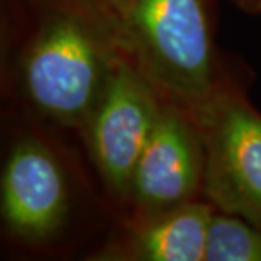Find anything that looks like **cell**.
Wrapping results in <instances>:
<instances>
[{"instance_id":"cell-2","label":"cell","mask_w":261,"mask_h":261,"mask_svg":"<svg viewBox=\"0 0 261 261\" xmlns=\"http://www.w3.org/2000/svg\"><path fill=\"white\" fill-rule=\"evenodd\" d=\"M119 39L124 56L156 92L189 116L227 82L205 0H133Z\"/></svg>"},{"instance_id":"cell-10","label":"cell","mask_w":261,"mask_h":261,"mask_svg":"<svg viewBox=\"0 0 261 261\" xmlns=\"http://www.w3.org/2000/svg\"><path fill=\"white\" fill-rule=\"evenodd\" d=\"M231 2L249 15H261V0H231Z\"/></svg>"},{"instance_id":"cell-5","label":"cell","mask_w":261,"mask_h":261,"mask_svg":"<svg viewBox=\"0 0 261 261\" xmlns=\"http://www.w3.org/2000/svg\"><path fill=\"white\" fill-rule=\"evenodd\" d=\"M205 148L197 124L163 98L130 178L127 221L144 219L203 197Z\"/></svg>"},{"instance_id":"cell-1","label":"cell","mask_w":261,"mask_h":261,"mask_svg":"<svg viewBox=\"0 0 261 261\" xmlns=\"http://www.w3.org/2000/svg\"><path fill=\"white\" fill-rule=\"evenodd\" d=\"M41 10L20 56V88L43 117L82 130L124 56L119 33L88 0Z\"/></svg>"},{"instance_id":"cell-8","label":"cell","mask_w":261,"mask_h":261,"mask_svg":"<svg viewBox=\"0 0 261 261\" xmlns=\"http://www.w3.org/2000/svg\"><path fill=\"white\" fill-rule=\"evenodd\" d=\"M205 261H261V227L216 208L208 224Z\"/></svg>"},{"instance_id":"cell-6","label":"cell","mask_w":261,"mask_h":261,"mask_svg":"<svg viewBox=\"0 0 261 261\" xmlns=\"http://www.w3.org/2000/svg\"><path fill=\"white\" fill-rule=\"evenodd\" d=\"M70 208V180L53 148L33 134L15 139L0 178V214L10 236L48 244L66 226Z\"/></svg>"},{"instance_id":"cell-3","label":"cell","mask_w":261,"mask_h":261,"mask_svg":"<svg viewBox=\"0 0 261 261\" xmlns=\"http://www.w3.org/2000/svg\"><path fill=\"white\" fill-rule=\"evenodd\" d=\"M190 117L205 148L203 198L261 227V114L227 80Z\"/></svg>"},{"instance_id":"cell-7","label":"cell","mask_w":261,"mask_h":261,"mask_svg":"<svg viewBox=\"0 0 261 261\" xmlns=\"http://www.w3.org/2000/svg\"><path fill=\"white\" fill-rule=\"evenodd\" d=\"M216 207L197 198L156 216L127 221L122 234L93 259L100 261H205L208 224Z\"/></svg>"},{"instance_id":"cell-4","label":"cell","mask_w":261,"mask_h":261,"mask_svg":"<svg viewBox=\"0 0 261 261\" xmlns=\"http://www.w3.org/2000/svg\"><path fill=\"white\" fill-rule=\"evenodd\" d=\"M163 97L122 56L80 133L92 163L114 200L126 203L134 168L148 143Z\"/></svg>"},{"instance_id":"cell-11","label":"cell","mask_w":261,"mask_h":261,"mask_svg":"<svg viewBox=\"0 0 261 261\" xmlns=\"http://www.w3.org/2000/svg\"><path fill=\"white\" fill-rule=\"evenodd\" d=\"M33 4H36L41 9H46V7H51V5H58V4H63L68 2V0H31Z\"/></svg>"},{"instance_id":"cell-9","label":"cell","mask_w":261,"mask_h":261,"mask_svg":"<svg viewBox=\"0 0 261 261\" xmlns=\"http://www.w3.org/2000/svg\"><path fill=\"white\" fill-rule=\"evenodd\" d=\"M88 4H92L119 33V25L127 14L133 0H88Z\"/></svg>"}]
</instances>
